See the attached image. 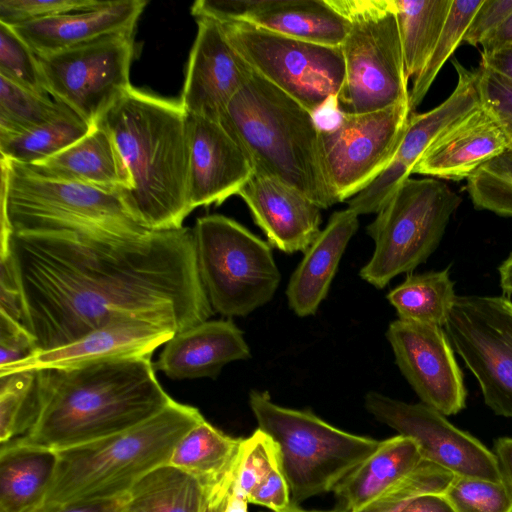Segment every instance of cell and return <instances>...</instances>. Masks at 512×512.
I'll return each instance as SVG.
<instances>
[{"label": "cell", "instance_id": "obj_28", "mask_svg": "<svg viewBox=\"0 0 512 512\" xmlns=\"http://www.w3.org/2000/svg\"><path fill=\"white\" fill-rule=\"evenodd\" d=\"M25 166L44 177L77 182L107 191H125L130 186L109 133L98 125L58 154Z\"/></svg>", "mask_w": 512, "mask_h": 512}, {"label": "cell", "instance_id": "obj_29", "mask_svg": "<svg viewBox=\"0 0 512 512\" xmlns=\"http://www.w3.org/2000/svg\"><path fill=\"white\" fill-rule=\"evenodd\" d=\"M57 464L52 448L22 438L1 444L0 512H27L43 503Z\"/></svg>", "mask_w": 512, "mask_h": 512}, {"label": "cell", "instance_id": "obj_44", "mask_svg": "<svg viewBox=\"0 0 512 512\" xmlns=\"http://www.w3.org/2000/svg\"><path fill=\"white\" fill-rule=\"evenodd\" d=\"M100 0H1L0 22L15 26L100 5Z\"/></svg>", "mask_w": 512, "mask_h": 512}, {"label": "cell", "instance_id": "obj_52", "mask_svg": "<svg viewBox=\"0 0 512 512\" xmlns=\"http://www.w3.org/2000/svg\"><path fill=\"white\" fill-rule=\"evenodd\" d=\"M493 453L498 461L503 481L512 491V437L497 439Z\"/></svg>", "mask_w": 512, "mask_h": 512}, {"label": "cell", "instance_id": "obj_25", "mask_svg": "<svg viewBox=\"0 0 512 512\" xmlns=\"http://www.w3.org/2000/svg\"><path fill=\"white\" fill-rule=\"evenodd\" d=\"M358 214L350 208L334 212L290 277L289 307L300 317L313 315L325 299L341 257L358 229Z\"/></svg>", "mask_w": 512, "mask_h": 512}, {"label": "cell", "instance_id": "obj_9", "mask_svg": "<svg viewBox=\"0 0 512 512\" xmlns=\"http://www.w3.org/2000/svg\"><path fill=\"white\" fill-rule=\"evenodd\" d=\"M461 201L436 178L405 180L367 226L375 248L360 277L383 288L395 276L425 262L440 244Z\"/></svg>", "mask_w": 512, "mask_h": 512}, {"label": "cell", "instance_id": "obj_10", "mask_svg": "<svg viewBox=\"0 0 512 512\" xmlns=\"http://www.w3.org/2000/svg\"><path fill=\"white\" fill-rule=\"evenodd\" d=\"M193 233L199 276L213 311L243 317L273 298L281 275L267 242L219 214L198 218Z\"/></svg>", "mask_w": 512, "mask_h": 512}, {"label": "cell", "instance_id": "obj_36", "mask_svg": "<svg viewBox=\"0 0 512 512\" xmlns=\"http://www.w3.org/2000/svg\"><path fill=\"white\" fill-rule=\"evenodd\" d=\"M483 0H453L439 40L423 70L413 79L409 105H420L436 76L457 47L463 43L466 30Z\"/></svg>", "mask_w": 512, "mask_h": 512}, {"label": "cell", "instance_id": "obj_21", "mask_svg": "<svg viewBox=\"0 0 512 512\" xmlns=\"http://www.w3.org/2000/svg\"><path fill=\"white\" fill-rule=\"evenodd\" d=\"M237 195L269 242L283 252H305L321 232V208L275 178L254 171Z\"/></svg>", "mask_w": 512, "mask_h": 512}, {"label": "cell", "instance_id": "obj_33", "mask_svg": "<svg viewBox=\"0 0 512 512\" xmlns=\"http://www.w3.org/2000/svg\"><path fill=\"white\" fill-rule=\"evenodd\" d=\"M456 294L449 270L408 275L387 295L398 318L444 327Z\"/></svg>", "mask_w": 512, "mask_h": 512}, {"label": "cell", "instance_id": "obj_32", "mask_svg": "<svg viewBox=\"0 0 512 512\" xmlns=\"http://www.w3.org/2000/svg\"><path fill=\"white\" fill-rule=\"evenodd\" d=\"M405 70L413 79L427 64L453 0H394Z\"/></svg>", "mask_w": 512, "mask_h": 512}, {"label": "cell", "instance_id": "obj_51", "mask_svg": "<svg viewBox=\"0 0 512 512\" xmlns=\"http://www.w3.org/2000/svg\"><path fill=\"white\" fill-rule=\"evenodd\" d=\"M480 64L512 80V44L488 54H481Z\"/></svg>", "mask_w": 512, "mask_h": 512}, {"label": "cell", "instance_id": "obj_12", "mask_svg": "<svg viewBox=\"0 0 512 512\" xmlns=\"http://www.w3.org/2000/svg\"><path fill=\"white\" fill-rule=\"evenodd\" d=\"M444 328L477 379L485 404L495 414L512 418V301L456 295Z\"/></svg>", "mask_w": 512, "mask_h": 512}, {"label": "cell", "instance_id": "obj_31", "mask_svg": "<svg viewBox=\"0 0 512 512\" xmlns=\"http://www.w3.org/2000/svg\"><path fill=\"white\" fill-rule=\"evenodd\" d=\"M206 502L207 491L199 480L167 463L132 487L125 512H203Z\"/></svg>", "mask_w": 512, "mask_h": 512}, {"label": "cell", "instance_id": "obj_2", "mask_svg": "<svg viewBox=\"0 0 512 512\" xmlns=\"http://www.w3.org/2000/svg\"><path fill=\"white\" fill-rule=\"evenodd\" d=\"M152 355L38 369L35 417L22 438L65 449L131 429L173 399L158 382Z\"/></svg>", "mask_w": 512, "mask_h": 512}, {"label": "cell", "instance_id": "obj_5", "mask_svg": "<svg viewBox=\"0 0 512 512\" xmlns=\"http://www.w3.org/2000/svg\"><path fill=\"white\" fill-rule=\"evenodd\" d=\"M203 420L197 408L173 400L131 429L57 450L55 476L43 502L126 496L142 477L167 464L179 441Z\"/></svg>", "mask_w": 512, "mask_h": 512}, {"label": "cell", "instance_id": "obj_39", "mask_svg": "<svg viewBox=\"0 0 512 512\" xmlns=\"http://www.w3.org/2000/svg\"><path fill=\"white\" fill-rule=\"evenodd\" d=\"M454 476L442 467L423 460L412 474L357 512H401L419 495L444 493Z\"/></svg>", "mask_w": 512, "mask_h": 512}, {"label": "cell", "instance_id": "obj_1", "mask_svg": "<svg viewBox=\"0 0 512 512\" xmlns=\"http://www.w3.org/2000/svg\"><path fill=\"white\" fill-rule=\"evenodd\" d=\"M9 255L23 325L38 351L64 346L120 316L157 319L177 333L213 314L188 227L124 241L12 233Z\"/></svg>", "mask_w": 512, "mask_h": 512}, {"label": "cell", "instance_id": "obj_13", "mask_svg": "<svg viewBox=\"0 0 512 512\" xmlns=\"http://www.w3.org/2000/svg\"><path fill=\"white\" fill-rule=\"evenodd\" d=\"M134 32L37 56L47 92L95 126L99 117L128 88Z\"/></svg>", "mask_w": 512, "mask_h": 512}, {"label": "cell", "instance_id": "obj_23", "mask_svg": "<svg viewBox=\"0 0 512 512\" xmlns=\"http://www.w3.org/2000/svg\"><path fill=\"white\" fill-rule=\"evenodd\" d=\"M250 356L243 332L231 320H207L175 333L153 366L174 380L216 378L226 364Z\"/></svg>", "mask_w": 512, "mask_h": 512}, {"label": "cell", "instance_id": "obj_15", "mask_svg": "<svg viewBox=\"0 0 512 512\" xmlns=\"http://www.w3.org/2000/svg\"><path fill=\"white\" fill-rule=\"evenodd\" d=\"M364 404L379 422L413 439L424 460L455 476L503 481L494 453L478 439L452 425L435 409L374 391L365 396Z\"/></svg>", "mask_w": 512, "mask_h": 512}, {"label": "cell", "instance_id": "obj_37", "mask_svg": "<svg viewBox=\"0 0 512 512\" xmlns=\"http://www.w3.org/2000/svg\"><path fill=\"white\" fill-rule=\"evenodd\" d=\"M36 370L0 375V442L7 443L30 429L36 407Z\"/></svg>", "mask_w": 512, "mask_h": 512}, {"label": "cell", "instance_id": "obj_27", "mask_svg": "<svg viewBox=\"0 0 512 512\" xmlns=\"http://www.w3.org/2000/svg\"><path fill=\"white\" fill-rule=\"evenodd\" d=\"M417 443L403 435L382 440L378 448L334 488L338 509L357 512L392 488L423 462Z\"/></svg>", "mask_w": 512, "mask_h": 512}, {"label": "cell", "instance_id": "obj_38", "mask_svg": "<svg viewBox=\"0 0 512 512\" xmlns=\"http://www.w3.org/2000/svg\"><path fill=\"white\" fill-rule=\"evenodd\" d=\"M466 190L476 209L512 217V150L482 165L467 179Z\"/></svg>", "mask_w": 512, "mask_h": 512}, {"label": "cell", "instance_id": "obj_19", "mask_svg": "<svg viewBox=\"0 0 512 512\" xmlns=\"http://www.w3.org/2000/svg\"><path fill=\"white\" fill-rule=\"evenodd\" d=\"M175 333L176 330L171 325L157 319L138 315L120 316L64 346L37 351L30 357L0 370V375L152 355Z\"/></svg>", "mask_w": 512, "mask_h": 512}, {"label": "cell", "instance_id": "obj_17", "mask_svg": "<svg viewBox=\"0 0 512 512\" xmlns=\"http://www.w3.org/2000/svg\"><path fill=\"white\" fill-rule=\"evenodd\" d=\"M457 84L452 93L432 110L411 113L403 139L388 166L366 188L352 197L348 208L358 215L377 213L397 189L410 178L429 146L454 124L481 107L477 70L452 61Z\"/></svg>", "mask_w": 512, "mask_h": 512}, {"label": "cell", "instance_id": "obj_47", "mask_svg": "<svg viewBox=\"0 0 512 512\" xmlns=\"http://www.w3.org/2000/svg\"><path fill=\"white\" fill-rule=\"evenodd\" d=\"M248 502L281 512L291 503L290 490L281 465L275 468L247 496Z\"/></svg>", "mask_w": 512, "mask_h": 512}, {"label": "cell", "instance_id": "obj_22", "mask_svg": "<svg viewBox=\"0 0 512 512\" xmlns=\"http://www.w3.org/2000/svg\"><path fill=\"white\" fill-rule=\"evenodd\" d=\"M145 0L103 1L76 12L10 26L36 56L72 49L100 38L133 33Z\"/></svg>", "mask_w": 512, "mask_h": 512}, {"label": "cell", "instance_id": "obj_34", "mask_svg": "<svg viewBox=\"0 0 512 512\" xmlns=\"http://www.w3.org/2000/svg\"><path fill=\"white\" fill-rule=\"evenodd\" d=\"M93 126L75 112L44 123L19 136L0 142L1 157L32 165L42 162L84 137Z\"/></svg>", "mask_w": 512, "mask_h": 512}, {"label": "cell", "instance_id": "obj_43", "mask_svg": "<svg viewBox=\"0 0 512 512\" xmlns=\"http://www.w3.org/2000/svg\"><path fill=\"white\" fill-rule=\"evenodd\" d=\"M476 70L481 107L497 124L512 150V80L480 63Z\"/></svg>", "mask_w": 512, "mask_h": 512}, {"label": "cell", "instance_id": "obj_16", "mask_svg": "<svg viewBox=\"0 0 512 512\" xmlns=\"http://www.w3.org/2000/svg\"><path fill=\"white\" fill-rule=\"evenodd\" d=\"M386 337L398 368L423 404L444 416L465 408L463 375L443 327L398 318L389 324Z\"/></svg>", "mask_w": 512, "mask_h": 512}, {"label": "cell", "instance_id": "obj_14", "mask_svg": "<svg viewBox=\"0 0 512 512\" xmlns=\"http://www.w3.org/2000/svg\"><path fill=\"white\" fill-rule=\"evenodd\" d=\"M412 111L409 101L363 113L340 114L321 129L325 172L337 202L354 197L373 182L394 157Z\"/></svg>", "mask_w": 512, "mask_h": 512}, {"label": "cell", "instance_id": "obj_6", "mask_svg": "<svg viewBox=\"0 0 512 512\" xmlns=\"http://www.w3.org/2000/svg\"><path fill=\"white\" fill-rule=\"evenodd\" d=\"M46 232L124 241L151 231L131 217L118 192L44 177L1 157L0 257L9 253L12 233Z\"/></svg>", "mask_w": 512, "mask_h": 512}, {"label": "cell", "instance_id": "obj_4", "mask_svg": "<svg viewBox=\"0 0 512 512\" xmlns=\"http://www.w3.org/2000/svg\"><path fill=\"white\" fill-rule=\"evenodd\" d=\"M219 122L255 172L295 188L321 209L338 203L325 172L315 116L253 70Z\"/></svg>", "mask_w": 512, "mask_h": 512}, {"label": "cell", "instance_id": "obj_30", "mask_svg": "<svg viewBox=\"0 0 512 512\" xmlns=\"http://www.w3.org/2000/svg\"><path fill=\"white\" fill-rule=\"evenodd\" d=\"M243 438H234L205 419L179 441L168 464L194 476L207 496L228 493L234 483Z\"/></svg>", "mask_w": 512, "mask_h": 512}, {"label": "cell", "instance_id": "obj_40", "mask_svg": "<svg viewBox=\"0 0 512 512\" xmlns=\"http://www.w3.org/2000/svg\"><path fill=\"white\" fill-rule=\"evenodd\" d=\"M443 494L456 512H512V491L504 481L454 476Z\"/></svg>", "mask_w": 512, "mask_h": 512}, {"label": "cell", "instance_id": "obj_11", "mask_svg": "<svg viewBox=\"0 0 512 512\" xmlns=\"http://www.w3.org/2000/svg\"><path fill=\"white\" fill-rule=\"evenodd\" d=\"M218 22L230 45L255 73L314 116L335 102L345 79L340 47L299 40L244 21Z\"/></svg>", "mask_w": 512, "mask_h": 512}, {"label": "cell", "instance_id": "obj_24", "mask_svg": "<svg viewBox=\"0 0 512 512\" xmlns=\"http://www.w3.org/2000/svg\"><path fill=\"white\" fill-rule=\"evenodd\" d=\"M507 149L503 133L480 107L439 136L412 174L452 181L469 179L482 165Z\"/></svg>", "mask_w": 512, "mask_h": 512}, {"label": "cell", "instance_id": "obj_46", "mask_svg": "<svg viewBox=\"0 0 512 512\" xmlns=\"http://www.w3.org/2000/svg\"><path fill=\"white\" fill-rule=\"evenodd\" d=\"M512 13V0H483L474 14L463 43L478 46Z\"/></svg>", "mask_w": 512, "mask_h": 512}, {"label": "cell", "instance_id": "obj_45", "mask_svg": "<svg viewBox=\"0 0 512 512\" xmlns=\"http://www.w3.org/2000/svg\"><path fill=\"white\" fill-rule=\"evenodd\" d=\"M38 351L34 337L25 326L0 314V370Z\"/></svg>", "mask_w": 512, "mask_h": 512}, {"label": "cell", "instance_id": "obj_41", "mask_svg": "<svg viewBox=\"0 0 512 512\" xmlns=\"http://www.w3.org/2000/svg\"><path fill=\"white\" fill-rule=\"evenodd\" d=\"M0 75L27 90L49 95L37 56L10 26L1 22Z\"/></svg>", "mask_w": 512, "mask_h": 512}, {"label": "cell", "instance_id": "obj_54", "mask_svg": "<svg viewBox=\"0 0 512 512\" xmlns=\"http://www.w3.org/2000/svg\"><path fill=\"white\" fill-rule=\"evenodd\" d=\"M248 499L234 485L228 495L223 512H248Z\"/></svg>", "mask_w": 512, "mask_h": 512}, {"label": "cell", "instance_id": "obj_50", "mask_svg": "<svg viewBox=\"0 0 512 512\" xmlns=\"http://www.w3.org/2000/svg\"><path fill=\"white\" fill-rule=\"evenodd\" d=\"M401 512H456L443 493H426L412 499Z\"/></svg>", "mask_w": 512, "mask_h": 512}, {"label": "cell", "instance_id": "obj_55", "mask_svg": "<svg viewBox=\"0 0 512 512\" xmlns=\"http://www.w3.org/2000/svg\"><path fill=\"white\" fill-rule=\"evenodd\" d=\"M229 493L207 498L203 512H223Z\"/></svg>", "mask_w": 512, "mask_h": 512}, {"label": "cell", "instance_id": "obj_3", "mask_svg": "<svg viewBox=\"0 0 512 512\" xmlns=\"http://www.w3.org/2000/svg\"><path fill=\"white\" fill-rule=\"evenodd\" d=\"M130 186L118 192L131 217L149 231L180 229L189 197L187 113L180 101L128 87L99 117Z\"/></svg>", "mask_w": 512, "mask_h": 512}, {"label": "cell", "instance_id": "obj_26", "mask_svg": "<svg viewBox=\"0 0 512 512\" xmlns=\"http://www.w3.org/2000/svg\"><path fill=\"white\" fill-rule=\"evenodd\" d=\"M232 20L320 45L340 47L349 22L327 0L240 1Z\"/></svg>", "mask_w": 512, "mask_h": 512}, {"label": "cell", "instance_id": "obj_35", "mask_svg": "<svg viewBox=\"0 0 512 512\" xmlns=\"http://www.w3.org/2000/svg\"><path fill=\"white\" fill-rule=\"evenodd\" d=\"M73 112L50 95L27 90L0 75V142Z\"/></svg>", "mask_w": 512, "mask_h": 512}, {"label": "cell", "instance_id": "obj_48", "mask_svg": "<svg viewBox=\"0 0 512 512\" xmlns=\"http://www.w3.org/2000/svg\"><path fill=\"white\" fill-rule=\"evenodd\" d=\"M0 262V314L23 324L21 291L9 253Z\"/></svg>", "mask_w": 512, "mask_h": 512}, {"label": "cell", "instance_id": "obj_8", "mask_svg": "<svg viewBox=\"0 0 512 512\" xmlns=\"http://www.w3.org/2000/svg\"><path fill=\"white\" fill-rule=\"evenodd\" d=\"M349 22L340 48L344 83L340 114H363L409 101L408 76L394 0H327Z\"/></svg>", "mask_w": 512, "mask_h": 512}, {"label": "cell", "instance_id": "obj_53", "mask_svg": "<svg viewBox=\"0 0 512 512\" xmlns=\"http://www.w3.org/2000/svg\"><path fill=\"white\" fill-rule=\"evenodd\" d=\"M508 44H512V13L483 40L481 54L491 53Z\"/></svg>", "mask_w": 512, "mask_h": 512}, {"label": "cell", "instance_id": "obj_49", "mask_svg": "<svg viewBox=\"0 0 512 512\" xmlns=\"http://www.w3.org/2000/svg\"><path fill=\"white\" fill-rule=\"evenodd\" d=\"M126 502L127 495L65 503L43 502L27 512H125Z\"/></svg>", "mask_w": 512, "mask_h": 512}, {"label": "cell", "instance_id": "obj_56", "mask_svg": "<svg viewBox=\"0 0 512 512\" xmlns=\"http://www.w3.org/2000/svg\"><path fill=\"white\" fill-rule=\"evenodd\" d=\"M281 512H345V511L340 510L338 508H336L335 510H331V511L305 510V509L299 507V505L291 504L288 508H286L285 510H283Z\"/></svg>", "mask_w": 512, "mask_h": 512}, {"label": "cell", "instance_id": "obj_7", "mask_svg": "<svg viewBox=\"0 0 512 512\" xmlns=\"http://www.w3.org/2000/svg\"><path fill=\"white\" fill-rule=\"evenodd\" d=\"M249 404L258 429L278 448L295 505L333 491L381 442L338 429L309 410L279 406L264 392L251 391Z\"/></svg>", "mask_w": 512, "mask_h": 512}, {"label": "cell", "instance_id": "obj_18", "mask_svg": "<svg viewBox=\"0 0 512 512\" xmlns=\"http://www.w3.org/2000/svg\"><path fill=\"white\" fill-rule=\"evenodd\" d=\"M196 21L180 103L187 114L219 122L252 69L230 45L218 21Z\"/></svg>", "mask_w": 512, "mask_h": 512}, {"label": "cell", "instance_id": "obj_42", "mask_svg": "<svg viewBox=\"0 0 512 512\" xmlns=\"http://www.w3.org/2000/svg\"><path fill=\"white\" fill-rule=\"evenodd\" d=\"M278 466L280 458L276 444L257 429L243 440L233 485L248 496Z\"/></svg>", "mask_w": 512, "mask_h": 512}, {"label": "cell", "instance_id": "obj_20", "mask_svg": "<svg viewBox=\"0 0 512 512\" xmlns=\"http://www.w3.org/2000/svg\"><path fill=\"white\" fill-rule=\"evenodd\" d=\"M187 134L190 206L220 205L251 177L252 163L220 122L187 114Z\"/></svg>", "mask_w": 512, "mask_h": 512}]
</instances>
